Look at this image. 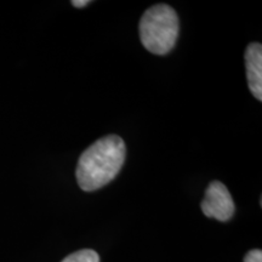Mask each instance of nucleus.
<instances>
[{"instance_id":"0eeeda50","label":"nucleus","mask_w":262,"mask_h":262,"mask_svg":"<svg viewBox=\"0 0 262 262\" xmlns=\"http://www.w3.org/2000/svg\"><path fill=\"white\" fill-rule=\"evenodd\" d=\"M88 4H90L89 0H74V2H72V5L75 6V8H84Z\"/></svg>"},{"instance_id":"20e7f679","label":"nucleus","mask_w":262,"mask_h":262,"mask_svg":"<svg viewBox=\"0 0 262 262\" xmlns=\"http://www.w3.org/2000/svg\"><path fill=\"white\" fill-rule=\"evenodd\" d=\"M245 67L249 88L258 101H262V47L251 42L245 50Z\"/></svg>"},{"instance_id":"39448f33","label":"nucleus","mask_w":262,"mask_h":262,"mask_svg":"<svg viewBox=\"0 0 262 262\" xmlns=\"http://www.w3.org/2000/svg\"><path fill=\"white\" fill-rule=\"evenodd\" d=\"M62 262H100V256L96 251L91 250V249H83L77 253L68 255Z\"/></svg>"},{"instance_id":"423d86ee","label":"nucleus","mask_w":262,"mask_h":262,"mask_svg":"<svg viewBox=\"0 0 262 262\" xmlns=\"http://www.w3.org/2000/svg\"><path fill=\"white\" fill-rule=\"evenodd\" d=\"M244 262H262V251L260 249H254L245 255Z\"/></svg>"},{"instance_id":"f03ea898","label":"nucleus","mask_w":262,"mask_h":262,"mask_svg":"<svg viewBox=\"0 0 262 262\" xmlns=\"http://www.w3.org/2000/svg\"><path fill=\"white\" fill-rule=\"evenodd\" d=\"M179 31L178 14L166 4L152 6L141 17V42L155 55L169 54L178 41Z\"/></svg>"},{"instance_id":"f257e3e1","label":"nucleus","mask_w":262,"mask_h":262,"mask_svg":"<svg viewBox=\"0 0 262 262\" xmlns=\"http://www.w3.org/2000/svg\"><path fill=\"white\" fill-rule=\"evenodd\" d=\"M125 143L117 135L97 140L80 156L77 181L85 192H93L110 183L122 170L125 160Z\"/></svg>"},{"instance_id":"7ed1b4c3","label":"nucleus","mask_w":262,"mask_h":262,"mask_svg":"<svg viewBox=\"0 0 262 262\" xmlns=\"http://www.w3.org/2000/svg\"><path fill=\"white\" fill-rule=\"evenodd\" d=\"M202 211L206 217L226 222L234 215L235 205L231 193L222 182L214 181L208 186L202 202Z\"/></svg>"}]
</instances>
